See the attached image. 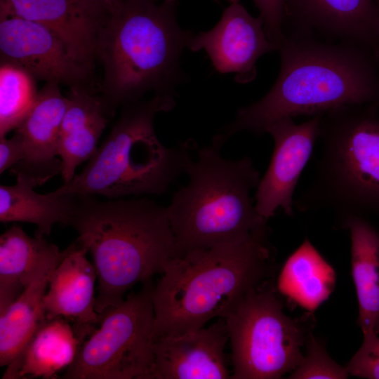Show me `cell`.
<instances>
[{
	"label": "cell",
	"mask_w": 379,
	"mask_h": 379,
	"mask_svg": "<svg viewBox=\"0 0 379 379\" xmlns=\"http://www.w3.org/2000/svg\"><path fill=\"white\" fill-rule=\"evenodd\" d=\"M279 76L261 99L241 107L218 134L225 142L237 132L256 135L284 117L314 116L346 105L379 108V60L368 51L345 42L284 32L278 50Z\"/></svg>",
	"instance_id": "6da1fadb"
},
{
	"label": "cell",
	"mask_w": 379,
	"mask_h": 379,
	"mask_svg": "<svg viewBox=\"0 0 379 379\" xmlns=\"http://www.w3.org/2000/svg\"><path fill=\"white\" fill-rule=\"evenodd\" d=\"M274 272L268 232L241 244L175 256L153 288V340L197 331L213 319L224 318Z\"/></svg>",
	"instance_id": "7a4b0ae2"
},
{
	"label": "cell",
	"mask_w": 379,
	"mask_h": 379,
	"mask_svg": "<svg viewBox=\"0 0 379 379\" xmlns=\"http://www.w3.org/2000/svg\"><path fill=\"white\" fill-rule=\"evenodd\" d=\"M69 221L93 259L98 280L95 310L121 303L129 289L161 274L178 256L166 208L152 200L98 201L76 196Z\"/></svg>",
	"instance_id": "3957f363"
},
{
	"label": "cell",
	"mask_w": 379,
	"mask_h": 379,
	"mask_svg": "<svg viewBox=\"0 0 379 379\" xmlns=\"http://www.w3.org/2000/svg\"><path fill=\"white\" fill-rule=\"evenodd\" d=\"M176 3L123 0L102 23L95 52L103 72L98 91L114 110L148 92L174 96L185 81L180 60L193 33L178 25Z\"/></svg>",
	"instance_id": "277c9868"
},
{
	"label": "cell",
	"mask_w": 379,
	"mask_h": 379,
	"mask_svg": "<svg viewBox=\"0 0 379 379\" xmlns=\"http://www.w3.org/2000/svg\"><path fill=\"white\" fill-rule=\"evenodd\" d=\"M216 135L199 150L185 173L189 182L173 194L166 211L178 255L195 249L243 243L268 232L267 220L251 197L260 173L249 157L228 160Z\"/></svg>",
	"instance_id": "5b68a950"
},
{
	"label": "cell",
	"mask_w": 379,
	"mask_h": 379,
	"mask_svg": "<svg viewBox=\"0 0 379 379\" xmlns=\"http://www.w3.org/2000/svg\"><path fill=\"white\" fill-rule=\"evenodd\" d=\"M175 105L173 96L155 95L122 105L110 133L86 166L54 192L110 199L164 193L185 173L194 148L191 140L165 147L156 135V114L170 111Z\"/></svg>",
	"instance_id": "8992f818"
},
{
	"label": "cell",
	"mask_w": 379,
	"mask_h": 379,
	"mask_svg": "<svg viewBox=\"0 0 379 379\" xmlns=\"http://www.w3.org/2000/svg\"><path fill=\"white\" fill-rule=\"evenodd\" d=\"M378 111L352 105L321 114V151L312 182L295 201L299 210L330 208L340 221L379 215Z\"/></svg>",
	"instance_id": "52a82bcc"
},
{
	"label": "cell",
	"mask_w": 379,
	"mask_h": 379,
	"mask_svg": "<svg viewBox=\"0 0 379 379\" xmlns=\"http://www.w3.org/2000/svg\"><path fill=\"white\" fill-rule=\"evenodd\" d=\"M277 292L267 281L248 292L224 317L232 346L230 378H281L302 361L312 333L313 317L286 315Z\"/></svg>",
	"instance_id": "ba28073f"
},
{
	"label": "cell",
	"mask_w": 379,
	"mask_h": 379,
	"mask_svg": "<svg viewBox=\"0 0 379 379\" xmlns=\"http://www.w3.org/2000/svg\"><path fill=\"white\" fill-rule=\"evenodd\" d=\"M99 314L98 328L81 343L62 378L153 379L154 286L143 283Z\"/></svg>",
	"instance_id": "9c48e42d"
},
{
	"label": "cell",
	"mask_w": 379,
	"mask_h": 379,
	"mask_svg": "<svg viewBox=\"0 0 379 379\" xmlns=\"http://www.w3.org/2000/svg\"><path fill=\"white\" fill-rule=\"evenodd\" d=\"M0 58L36 80L95 88L94 69L78 61L46 27L19 17L0 3Z\"/></svg>",
	"instance_id": "30bf717a"
},
{
	"label": "cell",
	"mask_w": 379,
	"mask_h": 379,
	"mask_svg": "<svg viewBox=\"0 0 379 379\" xmlns=\"http://www.w3.org/2000/svg\"><path fill=\"white\" fill-rule=\"evenodd\" d=\"M285 32L353 44L379 60V11L375 0H287Z\"/></svg>",
	"instance_id": "8fae6325"
},
{
	"label": "cell",
	"mask_w": 379,
	"mask_h": 379,
	"mask_svg": "<svg viewBox=\"0 0 379 379\" xmlns=\"http://www.w3.org/2000/svg\"><path fill=\"white\" fill-rule=\"evenodd\" d=\"M322 114L297 124L284 117L266 129L274 147L269 167L256 188L255 206L268 220L279 208L288 215L293 213V192L319 138Z\"/></svg>",
	"instance_id": "7c38bea8"
},
{
	"label": "cell",
	"mask_w": 379,
	"mask_h": 379,
	"mask_svg": "<svg viewBox=\"0 0 379 379\" xmlns=\"http://www.w3.org/2000/svg\"><path fill=\"white\" fill-rule=\"evenodd\" d=\"M187 48L204 50L216 71L234 73L235 80L242 84L255 77L260 57L276 51L261 16H252L240 0H229L217 25L208 32L192 34Z\"/></svg>",
	"instance_id": "4fadbf2b"
},
{
	"label": "cell",
	"mask_w": 379,
	"mask_h": 379,
	"mask_svg": "<svg viewBox=\"0 0 379 379\" xmlns=\"http://www.w3.org/2000/svg\"><path fill=\"white\" fill-rule=\"evenodd\" d=\"M224 318L208 327L153 340V379H227L225 349L229 340Z\"/></svg>",
	"instance_id": "5bb4252c"
},
{
	"label": "cell",
	"mask_w": 379,
	"mask_h": 379,
	"mask_svg": "<svg viewBox=\"0 0 379 379\" xmlns=\"http://www.w3.org/2000/svg\"><path fill=\"white\" fill-rule=\"evenodd\" d=\"M67 98L60 85L46 82L24 119L15 129L22 139L23 159L11 168L41 185L62 171L58 159L60 132L67 109Z\"/></svg>",
	"instance_id": "9a60e30c"
},
{
	"label": "cell",
	"mask_w": 379,
	"mask_h": 379,
	"mask_svg": "<svg viewBox=\"0 0 379 379\" xmlns=\"http://www.w3.org/2000/svg\"><path fill=\"white\" fill-rule=\"evenodd\" d=\"M87 253L77 241L65 250L62 259L50 276L44 297L47 318L63 317L84 341L99 324L94 295L97 272L87 260Z\"/></svg>",
	"instance_id": "2e32d148"
},
{
	"label": "cell",
	"mask_w": 379,
	"mask_h": 379,
	"mask_svg": "<svg viewBox=\"0 0 379 379\" xmlns=\"http://www.w3.org/2000/svg\"><path fill=\"white\" fill-rule=\"evenodd\" d=\"M16 15L53 32L70 53L94 69L99 30L109 14L81 0H0Z\"/></svg>",
	"instance_id": "e0dca14e"
},
{
	"label": "cell",
	"mask_w": 379,
	"mask_h": 379,
	"mask_svg": "<svg viewBox=\"0 0 379 379\" xmlns=\"http://www.w3.org/2000/svg\"><path fill=\"white\" fill-rule=\"evenodd\" d=\"M69 88L67 109L61 124L58 154L62 161L65 182L75 175L77 168L98 149V140L115 110L100 93Z\"/></svg>",
	"instance_id": "ac0fdd59"
},
{
	"label": "cell",
	"mask_w": 379,
	"mask_h": 379,
	"mask_svg": "<svg viewBox=\"0 0 379 379\" xmlns=\"http://www.w3.org/2000/svg\"><path fill=\"white\" fill-rule=\"evenodd\" d=\"M84 342L61 317L46 318L8 365L3 379H55L74 361Z\"/></svg>",
	"instance_id": "d6986e66"
},
{
	"label": "cell",
	"mask_w": 379,
	"mask_h": 379,
	"mask_svg": "<svg viewBox=\"0 0 379 379\" xmlns=\"http://www.w3.org/2000/svg\"><path fill=\"white\" fill-rule=\"evenodd\" d=\"M65 251L44 237H29L17 225L0 237V312L14 302L44 267Z\"/></svg>",
	"instance_id": "ffe728a7"
},
{
	"label": "cell",
	"mask_w": 379,
	"mask_h": 379,
	"mask_svg": "<svg viewBox=\"0 0 379 379\" xmlns=\"http://www.w3.org/2000/svg\"><path fill=\"white\" fill-rule=\"evenodd\" d=\"M351 239L352 277L363 333L379 334V230L361 215L340 221Z\"/></svg>",
	"instance_id": "44dd1931"
},
{
	"label": "cell",
	"mask_w": 379,
	"mask_h": 379,
	"mask_svg": "<svg viewBox=\"0 0 379 379\" xmlns=\"http://www.w3.org/2000/svg\"><path fill=\"white\" fill-rule=\"evenodd\" d=\"M35 183L21 174L14 185L0 186V221L23 222L36 226L35 236L49 235L53 226L68 225L77 197L54 191L42 194L34 191Z\"/></svg>",
	"instance_id": "7402d4cb"
},
{
	"label": "cell",
	"mask_w": 379,
	"mask_h": 379,
	"mask_svg": "<svg viewBox=\"0 0 379 379\" xmlns=\"http://www.w3.org/2000/svg\"><path fill=\"white\" fill-rule=\"evenodd\" d=\"M336 275L308 239L291 254L278 277L277 291L312 312L333 292Z\"/></svg>",
	"instance_id": "603a6c76"
},
{
	"label": "cell",
	"mask_w": 379,
	"mask_h": 379,
	"mask_svg": "<svg viewBox=\"0 0 379 379\" xmlns=\"http://www.w3.org/2000/svg\"><path fill=\"white\" fill-rule=\"evenodd\" d=\"M61 260L44 267L22 294L0 312L1 366H8L17 357L46 319L44 297L50 276Z\"/></svg>",
	"instance_id": "cb8c5ba5"
},
{
	"label": "cell",
	"mask_w": 379,
	"mask_h": 379,
	"mask_svg": "<svg viewBox=\"0 0 379 379\" xmlns=\"http://www.w3.org/2000/svg\"><path fill=\"white\" fill-rule=\"evenodd\" d=\"M36 80L13 63L0 65V138L15 129L32 107L39 91Z\"/></svg>",
	"instance_id": "d4e9b609"
},
{
	"label": "cell",
	"mask_w": 379,
	"mask_h": 379,
	"mask_svg": "<svg viewBox=\"0 0 379 379\" xmlns=\"http://www.w3.org/2000/svg\"><path fill=\"white\" fill-rule=\"evenodd\" d=\"M346 367L331 358L324 343L312 333L306 343L300 364L289 375L292 379H344L349 376Z\"/></svg>",
	"instance_id": "484cf974"
},
{
	"label": "cell",
	"mask_w": 379,
	"mask_h": 379,
	"mask_svg": "<svg viewBox=\"0 0 379 379\" xmlns=\"http://www.w3.org/2000/svg\"><path fill=\"white\" fill-rule=\"evenodd\" d=\"M363 334L361 347L345 367L350 375L379 379V337L374 333Z\"/></svg>",
	"instance_id": "4316f807"
},
{
	"label": "cell",
	"mask_w": 379,
	"mask_h": 379,
	"mask_svg": "<svg viewBox=\"0 0 379 379\" xmlns=\"http://www.w3.org/2000/svg\"><path fill=\"white\" fill-rule=\"evenodd\" d=\"M260 11L266 34L278 51L284 40L283 25L287 0H252Z\"/></svg>",
	"instance_id": "83f0119b"
},
{
	"label": "cell",
	"mask_w": 379,
	"mask_h": 379,
	"mask_svg": "<svg viewBox=\"0 0 379 379\" xmlns=\"http://www.w3.org/2000/svg\"><path fill=\"white\" fill-rule=\"evenodd\" d=\"M25 152L20 135L15 132L11 138H0V173L20 163L24 158Z\"/></svg>",
	"instance_id": "f1b7e54d"
},
{
	"label": "cell",
	"mask_w": 379,
	"mask_h": 379,
	"mask_svg": "<svg viewBox=\"0 0 379 379\" xmlns=\"http://www.w3.org/2000/svg\"><path fill=\"white\" fill-rule=\"evenodd\" d=\"M95 8L107 14H112L119 9L123 0H81Z\"/></svg>",
	"instance_id": "f546056e"
},
{
	"label": "cell",
	"mask_w": 379,
	"mask_h": 379,
	"mask_svg": "<svg viewBox=\"0 0 379 379\" xmlns=\"http://www.w3.org/2000/svg\"><path fill=\"white\" fill-rule=\"evenodd\" d=\"M164 1H166V2H170V3H176L177 2V0H164ZM214 2L217 3V4H219L220 3V1L219 0H213Z\"/></svg>",
	"instance_id": "4dcf8cb0"
},
{
	"label": "cell",
	"mask_w": 379,
	"mask_h": 379,
	"mask_svg": "<svg viewBox=\"0 0 379 379\" xmlns=\"http://www.w3.org/2000/svg\"><path fill=\"white\" fill-rule=\"evenodd\" d=\"M375 1L378 7V11H379V0H375Z\"/></svg>",
	"instance_id": "1f68e13d"
}]
</instances>
